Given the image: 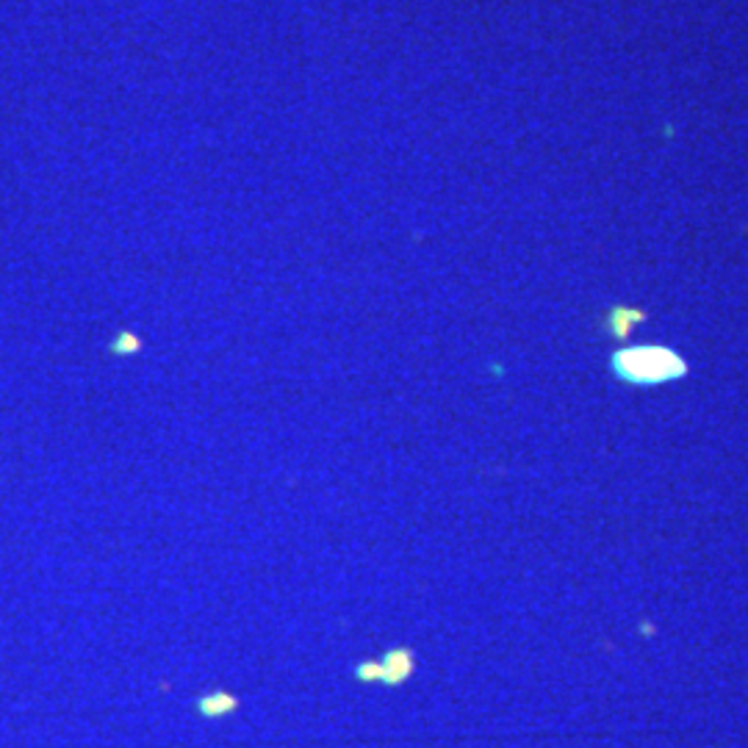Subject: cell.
<instances>
[{"instance_id":"6da1fadb","label":"cell","mask_w":748,"mask_h":748,"mask_svg":"<svg viewBox=\"0 0 748 748\" xmlns=\"http://www.w3.org/2000/svg\"><path fill=\"white\" fill-rule=\"evenodd\" d=\"M613 371L621 380L635 385L668 383L682 378L688 366L674 349L666 347H635L613 355Z\"/></svg>"},{"instance_id":"7a4b0ae2","label":"cell","mask_w":748,"mask_h":748,"mask_svg":"<svg viewBox=\"0 0 748 748\" xmlns=\"http://www.w3.org/2000/svg\"><path fill=\"white\" fill-rule=\"evenodd\" d=\"M413 674V652L407 648H391L380 663H360L355 668V679L360 682H383V684H402Z\"/></svg>"},{"instance_id":"3957f363","label":"cell","mask_w":748,"mask_h":748,"mask_svg":"<svg viewBox=\"0 0 748 748\" xmlns=\"http://www.w3.org/2000/svg\"><path fill=\"white\" fill-rule=\"evenodd\" d=\"M237 707V695L225 693V690H214V693H206L197 699V713H200L203 718H225V715H230Z\"/></svg>"},{"instance_id":"277c9868","label":"cell","mask_w":748,"mask_h":748,"mask_svg":"<svg viewBox=\"0 0 748 748\" xmlns=\"http://www.w3.org/2000/svg\"><path fill=\"white\" fill-rule=\"evenodd\" d=\"M641 311H626V308H615L613 313H610V327H613V333L619 338L626 336V331H630L632 322H641Z\"/></svg>"},{"instance_id":"5b68a950","label":"cell","mask_w":748,"mask_h":748,"mask_svg":"<svg viewBox=\"0 0 748 748\" xmlns=\"http://www.w3.org/2000/svg\"><path fill=\"white\" fill-rule=\"evenodd\" d=\"M114 353H119V355H130V353H136L139 349V342H136L130 333H119V338L114 342Z\"/></svg>"}]
</instances>
